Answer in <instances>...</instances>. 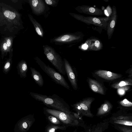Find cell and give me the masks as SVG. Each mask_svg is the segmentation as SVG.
I'll return each mask as SVG.
<instances>
[{
  "label": "cell",
  "instance_id": "cell-6",
  "mask_svg": "<svg viewBox=\"0 0 132 132\" xmlns=\"http://www.w3.org/2000/svg\"><path fill=\"white\" fill-rule=\"evenodd\" d=\"M2 13L0 14V16H2V18H4L2 20L4 19V25H9V23L14 24V23H16L15 21L16 22V21H17V19H19V14H17L14 10L4 8L2 9Z\"/></svg>",
  "mask_w": 132,
  "mask_h": 132
},
{
  "label": "cell",
  "instance_id": "cell-5",
  "mask_svg": "<svg viewBox=\"0 0 132 132\" xmlns=\"http://www.w3.org/2000/svg\"><path fill=\"white\" fill-rule=\"evenodd\" d=\"M93 101L92 99L88 98L71 106L78 113H81L86 116H91L92 115L89 109Z\"/></svg>",
  "mask_w": 132,
  "mask_h": 132
},
{
  "label": "cell",
  "instance_id": "cell-3",
  "mask_svg": "<svg viewBox=\"0 0 132 132\" xmlns=\"http://www.w3.org/2000/svg\"><path fill=\"white\" fill-rule=\"evenodd\" d=\"M43 47L44 53L47 59L60 73L65 75L64 61L60 55L51 47L46 45Z\"/></svg>",
  "mask_w": 132,
  "mask_h": 132
},
{
  "label": "cell",
  "instance_id": "cell-21",
  "mask_svg": "<svg viewBox=\"0 0 132 132\" xmlns=\"http://www.w3.org/2000/svg\"><path fill=\"white\" fill-rule=\"evenodd\" d=\"M132 85V80L129 79L121 81L118 83L113 84L112 86L114 88H119L125 86Z\"/></svg>",
  "mask_w": 132,
  "mask_h": 132
},
{
  "label": "cell",
  "instance_id": "cell-18",
  "mask_svg": "<svg viewBox=\"0 0 132 132\" xmlns=\"http://www.w3.org/2000/svg\"><path fill=\"white\" fill-rule=\"evenodd\" d=\"M111 107V105L110 103L108 102H105L99 108L97 114L100 115L108 112L110 110Z\"/></svg>",
  "mask_w": 132,
  "mask_h": 132
},
{
  "label": "cell",
  "instance_id": "cell-9",
  "mask_svg": "<svg viewBox=\"0 0 132 132\" xmlns=\"http://www.w3.org/2000/svg\"><path fill=\"white\" fill-rule=\"evenodd\" d=\"M70 14L77 20L89 23L100 26H102L103 25V21L101 19L90 17H84L81 15L72 13H70Z\"/></svg>",
  "mask_w": 132,
  "mask_h": 132
},
{
  "label": "cell",
  "instance_id": "cell-4",
  "mask_svg": "<svg viewBox=\"0 0 132 132\" xmlns=\"http://www.w3.org/2000/svg\"><path fill=\"white\" fill-rule=\"evenodd\" d=\"M44 112L52 115L59 119L66 126L76 125L78 122L76 118L72 114L66 112L53 109L44 108Z\"/></svg>",
  "mask_w": 132,
  "mask_h": 132
},
{
  "label": "cell",
  "instance_id": "cell-25",
  "mask_svg": "<svg viewBox=\"0 0 132 132\" xmlns=\"http://www.w3.org/2000/svg\"><path fill=\"white\" fill-rule=\"evenodd\" d=\"M56 1L55 0H45V2L47 4L51 6H54L57 3Z\"/></svg>",
  "mask_w": 132,
  "mask_h": 132
},
{
  "label": "cell",
  "instance_id": "cell-27",
  "mask_svg": "<svg viewBox=\"0 0 132 132\" xmlns=\"http://www.w3.org/2000/svg\"><path fill=\"white\" fill-rule=\"evenodd\" d=\"M88 46V45L86 44H85L82 45V47L83 49L86 50Z\"/></svg>",
  "mask_w": 132,
  "mask_h": 132
},
{
  "label": "cell",
  "instance_id": "cell-8",
  "mask_svg": "<svg viewBox=\"0 0 132 132\" xmlns=\"http://www.w3.org/2000/svg\"><path fill=\"white\" fill-rule=\"evenodd\" d=\"M79 37L70 34H66L53 38L52 42L56 44L70 43L77 40Z\"/></svg>",
  "mask_w": 132,
  "mask_h": 132
},
{
  "label": "cell",
  "instance_id": "cell-12",
  "mask_svg": "<svg viewBox=\"0 0 132 132\" xmlns=\"http://www.w3.org/2000/svg\"><path fill=\"white\" fill-rule=\"evenodd\" d=\"M31 76L36 83L39 86L42 87L44 85V80L40 73L35 68L30 67Z\"/></svg>",
  "mask_w": 132,
  "mask_h": 132
},
{
  "label": "cell",
  "instance_id": "cell-20",
  "mask_svg": "<svg viewBox=\"0 0 132 132\" xmlns=\"http://www.w3.org/2000/svg\"><path fill=\"white\" fill-rule=\"evenodd\" d=\"M44 113L46 116L47 119L51 124L58 125L62 124V123L55 117L51 114Z\"/></svg>",
  "mask_w": 132,
  "mask_h": 132
},
{
  "label": "cell",
  "instance_id": "cell-26",
  "mask_svg": "<svg viewBox=\"0 0 132 132\" xmlns=\"http://www.w3.org/2000/svg\"><path fill=\"white\" fill-rule=\"evenodd\" d=\"M100 41L98 40H96L95 41V46L97 48H98L100 46Z\"/></svg>",
  "mask_w": 132,
  "mask_h": 132
},
{
  "label": "cell",
  "instance_id": "cell-22",
  "mask_svg": "<svg viewBox=\"0 0 132 132\" xmlns=\"http://www.w3.org/2000/svg\"><path fill=\"white\" fill-rule=\"evenodd\" d=\"M11 59H9L5 62L3 67V70L5 72H7L9 70L11 65Z\"/></svg>",
  "mask_w": 132,
  "mask_h": 132
},
{
  "label": "cell",
  "instance_id": "cell-19",
  "mask_svg": "<svg viewBox=\"0 0 132 132\" xmlns=\"http://www.w3.org/2000/svg\"><path fill=\"white\" fill-rule=\"evenodd\" d=\"M116 12H114V13H113V16L112 19H111V20L108 26V34L109 36L111 35L113 30L116 23Z\"/></svg>",
  "mask_w": 132,
  "mask_h": 132
},
{
  "label": "cell",
  "instance_id": "cell-14",
  "mask_svg": "<svg viewBox=\"0 0 132 132\" xmlns=\"http://www.w3.org/2000/svg\"><path fill=\"white\" fill-rule=\"evenodd\" d=\"M18 73L21 77L25 78L26 77L28 67L25 61L22 60L18 63Z\"/></svg>",
  "mask_w": 132,
  "mask_h": 132
},
{
  "label": "cell",
  "instance_id": "cell-17",
  "mask_svg": "<svg viewBox=\"0 0 132 132\" xmlns=\"http://www.w3.org/2000/svg\"><path fill=\"white\" fill-rule=\"evenodd\" d=\"M79 9L83 13L91 15H99L102 12L101 11H99L98 9L92 7L81 6Z\"/></svg>",
  "mask_w": 132,
  "mask_h": 132
},
{
  "label": "cell",
  "instance_id": "cell-16",
  "mask_svg": "<svg viewBox=\"0 0 132 132\" xmlns=\"http://www.w3.org/2000/svg\"><path fill=\"white\" fill-rule=\"evenodd\" d=\"M67 126L65 125H55L52 124L47 125L45 129V132H57L59 130H64L66 129Z\"/></svg>",
  "mask_w": 132,
  "mask_h": 132
},
{
  "label": "cell",
  "instance_id": "cell-7",
  "mask_svg": "<svg viewBox=\"0 0 132 132\" xmlns=\"http://www.w3.org/2000/svg\"><path fill=\"white\" fill-rule=\"evenodd\" d=\"M64 68L69 80L73 88L75 90L77 89L76 77L72 67L68 61L65 59L63 60Z\"/></svg>",
  "mask_w": 132,
  "mask_h": 132
},
{
  "label": "cell",
  "instance_id": "cell-10",
  "mask_svg": "<svg viewBox=\"0 0 132 132\" xmlns=\"http://www.w3.org/2000/svg\"><path fill=\"white\" fill-rule=\"evenodd\" d=\"M29 1L32 9L35 13L39 14L44 12L45 6L43 1L31 0Z\"/></svg>",
  "mask_w": 132,
  "mask_h": 132
},
{
  "label": "cell",
  "instance_id": "cell-11",
  "mask_svg": "<svg viewBox=\"0 0 132 132\" xmlns=\"http://www.w3.org/2000/svg\"><path fill=\"white\" fill-rule=\"evenodd\" d=\"M95 74L104 79L109 80H113L121 77V75L109 71L99 70L96 71Z\"/></svg>",
  "mask_w": 132,
  "mask_h": 132
},
{
  "label": "cell",
  "instance_id": "cell-2",
  "mask_svg": "<svg viewBox=\"0 0 132 132\" xmlns=\"http://www.w3.org/2000/svg\"><path fill=\"white\" fill-rule=\"evenodd\" d=\"M35 61L41 69L55 83L69 89L70 87L63 76L57 72L53 68L46 64L37 57L34 58Z\"/></svg>",
  "mask_w": 132,
  "mask_h": 132
},
{
  "label": "cell",
  "instance_id": "cell-15",
  "mask_svg": "<svg viewBox=\"0 0 132 132\" xmlns=\"http://www.w3.org/2000/svg\"><path fill=\"white\" fill-rule=\"evenodd\" d=\"M28 16L30 20L34 27L37 33L39 35L43 37L44 32L43 28L40 24L33 18L31 15L29 14Z\"/></svg>",
  "mask_w": 132,
  "mask_h": 132
},
{
  "label": "cell",
  "instance_id": "cell-1",
  "mask_svg": "<svg viewBox=\"0 0 132 132\" xmlns=\"http://www.w3.org/2000/svg\"><path fill=\"white\" fill-rule=\"evenodd\" d=\"M30 95L36 100L42 102L48 107L68 113H73L70 111L68 104L63 98L55 94L51 96H48L30 92Z\"/></svg>",
  "mask_w": 132,
  "mask_h": 132
},
{
  "label": "cell",
  "instance_id": "cell-28",
  "mask_svg": "<svg viewBox=\"0 0 132 132\" xmlns=\"http://www.w3.org/2000/svg\"><path fill=\"white\" fill-rule=\"evenodd\" d=\"M127 132H130V131H128Z\"/></svg>",
  "mask_w": 132,
  "mask_h": 132
},
{
  "label": "cell",
  "instance_id": "cell-24",
  "mask_svg": "<svg viewBox=\"0 0 132 132\" xmlns=\"http://www.w3.org/2000/svg\"><path fill=\"white\" fill-rule=\"evenodd\" d=\"M122 105L126 107H130L132 106V103L126 99H125L120 102Z\"/></svg>",
  "mask_w": 132,
  "mask_h": 132
},
{
  "label": "cell",
  "instance_id": "cell-23",
  "mask_svg": "<svg viewBox=\"0 0 132 132\" xmlns=\"http://www.w3.org/2000/svg\"><path fill=\"white\" fill-rule=\"evenodd\" d=\"M114 122L116 123L127 126H132V122L131 121L121 120H118Z\"/></svg>",
  "mask_w": 132,
  "mask_h": 132
},
{
  "label": "cell",
  "instance_id": "cell-13",
  "mask_svg": "<svg viewBox=\"0 0 132 132\" xmlns=\"http://www.w3.org/2000/svg\"><path fill=\"white\" fill-rule=\"evenodd\" d=\"M88 82L89 86L92 90L95 92L101 94H104V91L102 86L96 81L90 79Z\"/></svg>",
  "mask_w": 132,
  "mask_h": 132
}]
</instances>
